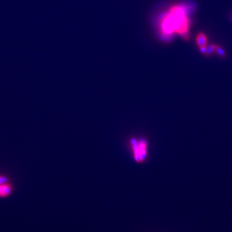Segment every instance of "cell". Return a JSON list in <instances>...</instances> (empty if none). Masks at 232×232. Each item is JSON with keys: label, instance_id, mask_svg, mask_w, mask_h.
Here are the masks:
<instances>
[{"label": "cell", "instance_id": "1", "mask_svg": "<svg viewBox=\"0 0 232 232\" xmlns=\"http://www.w3.org/2000/svg\"><path fill=\"white\" fill-rule=\"evenodd\" d=\"M189 12L190 7L187 4H176L161 14L156 20L161 35L168 37L177 33L185 40L189 39Z\"/></svg>", "mask_w": 232, "mask_h": 232}, {"label": "cell", "instance_id": "8", "mask_svg": "<svg viewBox=\"0 0 232 232\" xmlns=\"http://www.w3.org/2000/svg\"><path fill=\"white\" fill-rule=\"evenodd\" d=\"M199 50L201 53L203 54H205L206 52V46H203V47H199Z\"/></svg>", "mask_w": 232, "mask_h": 232}, {"label": "cell", "instance_id": "3", "mask_svg": "<svg viewBox=\"0 0 232 232\" xmlns=\"http://www.w3.org/2000/svg\"><path fill=\"white\" fill-rule=\"evenodd\" d=\"M14 187L10 182L0 185V198H7L12 195Z\"/></svg>", "mask_w": 232, "mask_h": 232}, {"label": "cell", "instance_id": "6", "mask_svg": "<svg viewBox=\"0 0 232 232\" xmlns=\"http://www.w3.org/2000/svg\"><path fill=\"white\" fill-rule=\"evenodd\" d=\"M215 52H216L219 56L221 57H224L226 55L225 51L224 50L222 49V47L220 46L216 45V49H215Z\"/></svg>", "mask_w": 232, "mask_h": 232}, {"label": "cell", "instance_id": "5", "mask_svg": "<svg viewBox=\"0 0 232 232\" xmlns=\"http://www.w3.org/2000/svg\"><path fill=\"white\" fill-rule=\"evenodd\" d=\"M216 45L215 44H211L208 46H206V52L205 54L207 56H210L213 53L215 52V49H216Z\"/></svg>", "mask_w": 232, "mask_h": 232}, {"label": "cell", "instance_id": "4", "mask_svg": "<svg viewBox=\"0 0 232 232\" xmlns=\"http://www.w3.org/2000/svg\"><path fill=\"white\" fill-rule=\"evenodd\" d=\"M196 41L199 47L207 46V38L205 34L203 32H200L197 34L196 38Z\"/></svg>", "mask_w": 232, "mask_h": 232}, {"label": "cell", "instance_id": "2", "mask_svg": "<svg viewBox=\"0 0 232 232\" xmlns=\"http://www.w3.org/2000/svg\"><path fill=\"white\" fill-rule=\"evenodd\" d=\"M133 154L135 160L140 163L146 159L147 155V144L144 141H133L132 142Z\"/></svg>", "mask_w": 232, "mask_h": 232}, {"label": "cell", "instance_id": "7", "mask_svg": "<svg viewBox=\"0 0 232 232\" xmlns=\"http://www.w3.org/2000/svg\"><path fill=\"white\" fill-rule=\"evenodd\" d=\"M9 178L6 176L1 175H0V185L2 184L6 183L7 182H9Z\"/></svg>", "mask_w": 232, "mask_h": 232}]
</instances>
